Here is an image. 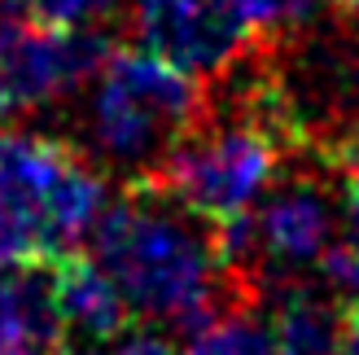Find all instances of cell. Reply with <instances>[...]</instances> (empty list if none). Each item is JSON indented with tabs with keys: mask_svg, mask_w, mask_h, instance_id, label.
Segmentation results:
<instances>
[{
	"mask_svg": "<svg viewBox=\"0 0 359 355\" xmlns=\"http://www.w3.org/2000/svg\"><path fill=\"white\" fill-rule=\"evenodd\" d=\"M48 355H97V347L88 342V347H79V351H48Z\"/></svg>",
	"mask_w": 359,
	"mask_h": 355,
	"instance_id": "cell-16",
	"label": "cell"
},
{
	"mask_svg": "<svg viewBox=\"0 0 359 355\" xmlns=\"http://www.w3.org/2000/svg\"><path fill=\"white\" fill-rule=\"evenodd\" d=\"M48 263H18L0 286V355H48L62 342Z\"/></svg>",
	"mask_w": 359,
	"mask_h": 355,
	"instance_id": "cell-9",
	"label": "cell"
},
{
	"mask_svg": "<svg viewBox=\"0 0 359 355\" xmlns=\"http://www.w3.org/2000/svg\"><path fill=\"white\" fill-rule=\"evenodd\" d=\"M250 40H285L320 13V0H228Z\"/></svg>",
	"mask_w": 359,
	"mask_h": 355,
	"instance_id": "cell-12",
	"label": "cell"
},
{
	"mask_svg": "<svg viewBox=\"0 0 359 355\" xmlns=\"http://www.w3.org/2000/svg\"><path fill=\"white\" fill-rule=\"evenodd\" d=\"M337 355H359V307H351L346 325H342V347H337Z\"/></svg>",
	"mask_w": 359,
	"mask_h": 355,
	"instance_id": "cell-14",
	"label": "cell"
},
{
	"mask_svg": "<svg viewBox=\"0 0 359 355\" xmlns=\"http://www.w3.org/2000/svg\"><path fill=\"white\" fill-rule=\"evenodd\" d=\"M167 189L149 175L128 198L105 206L97 237V263L118 286L128 312L167 325H202L215 312V294L228 272L215 233L206 237Z\"/></svg>",
	"mask_w": 359,
	"mask_h": 355,
	"instance_id": "cell-1",
	"label": "cell"
},
{
	"mask_svg": "<svg viewBox=\"0 0 359 355\" xmlns=\"http://www.w3.org/2000/svg\"><path fill=\"white\" fill-rule=\"evenodd\" d=\"M333 5H342L346 13H359V0H333Z\"/></svg>",
	"mask_w": 359,
	"mask_h": 355,
	"instance_id": "cell-17",
	"label": "cell"
},
{
	"mask_svg": "<svg viewBox=\"0 0 359 355\" xmlns=\"http://www.w3.org/2000/svg\"><path fill=\"white\" fill-rule=\"evenodd\" d=\"M189 355H280L272 321L250 312H232V316H210L197 325Z\"/></svg>",
	"mask_w": 359,
	"mask_h": 355,
	"instance_id": "cell-11",
	"label": "cell"
},
{
	"mask_svg": "<svg viewBox=\"0 0 359 355\" xmlns=\"http://www.w3.org/2000/svg\"><path fill=\"white\" fill-rule=\"evenodd\" d=\"M48 290H53V307L66 333H75L83 342H105L123 333V303L118 286L97 259H79V255H62L48 263Z\"/></svg>",
	"mask_w": 359,
	"mask_h": 355,
	"instance_id": "cell-8",
	"label": "cell"
},
{
	"mask_svg": "<svg viewBox=\"0 0 359 355\" xmlns=\"http://www.w3.org/2000/svg\"><path fill=\"white\" fill-rule=\"evenodd\" d=\"M118 0H0L9 18H27L40 27H97L105 13H114Z\"/></svg>",
	"mask_w": 359,
	"mask_h": 355,
	"instance_id": "cell-13",
	"label": "cell"
},
{
	"mask_svg": "<svg viewBox=\"0 0 359 355\" xmlns=\"http://www.w3.org/2000/svg\"><path fill=\"white\" fill-rule=\"evenodd\" d=\"M337 220H342V198H333L320 180H294L267 193L245 220L210 233L228 268H245L259 281L290 286L307 268L325 263L337 241Z\"/></svg>",
	"mask_w": 359,
	"mask_h": 355,
	"instance_id": "cell-5",
	"label": "cell"
},
{
	"mask_svg": "<svg viewBox=\"0 0 359 355\" xmlns=\"http://www.w3.org/2000/svg\"><path fill=\"white\" fill-rule=\"evenodd\" d=\"M132 27L140 48L193 79L224 75L250 48V31L228 0H132Z\"/></svg>",
	"mask_w": 359,
	"mask_h": 355,
	"instance_id": "cell-7",
	"label": "cell"
},
{
	"mask_svg": "<svg viewBox=\"0 0 359 355\" xmlns=\"http://www.w3.org/2000/svg\"><path fill=\"white\" fill-rule=\"evenodd\" d=\"M110 44L93 27H40L0 13V114L40 110L93 83Z\"/></svg>",
	"mask_w": 359,
	"mask_h": 355,
	"instance_id": "cell-6",
	"label": "cell"
},
{
	"mask_svg": "<svg viewBox=\"0 0 359 355\" xmlns=\"http://www.w3.org/2000/svg\"><path fill=\"white\" fill-rule=\"evenodd\" d=\"M202 119V88L149 48L110 53L88 93V140L101 163L149 175Z\"/></svg>",
	"mask_w": 359,
	"mask_h": 355,
	"instance_id": "cell-4",
	"label": "cell"
},
{
	"mask_svg": "<svg viewBox=\"0 0 359 355\" xmlns=\"http://www.w3.org/2000/svg\"><path fill=\"white\" fill-rule=\"evenodd\" d=\"M105 175L79 149L40 132L0 128V250L53 263L101 224Z\"/></svg>",
	"mask_w": 359,
	"mask_h": 355,
	"instance_id": "cell-3",
	"label": "cell"
},
{
	"mask_svg": "<svg viewBox=\"0 0 359 355\" xmlns=\"http://www.w3.org/2000/svg\"><path fill=\"white\" fill-rule=\"evenodd\" d=\"M18 263H22V259H13V255H5V250H0V286L9 281V272L18 268Z\"/></svg>",
	"mask_w": 359,
	"mask_h": 355,
	"instance_id": "cell-15",
	"label": "cell"
},
{
	"mask_svg": "<svg viewBox=\"0 0 359 355\" xmlns=\"http://www.w3.org/2000/svg\"><path fill=\"white\" fill-rule=\"evenodd\" d=\"M272 333L280 355H337L342 347V316L329 298L285 286L272 298Z\"/></svg>",
	"mask_w": 359,
	"mask_h": 355,
	"instance_id": "cell-10",
	"label": "cell"
},
{
	"mask_svg": "<svg viewBox=\"0 0 359 355\" xmlns=\"http://www.w3.org/2000/svg\"><path fill=\"white\" fill-rule=\"evenodd\" d=\"M302 140L294 105L276 88H263L259 105L241 119L197 128L167 154L158 180L189 215L228 228L255 210L280 175V158Z\"/></svg>",
	"mask_w": 359,
	"mask_h": 355,
	"instance_id": "cell-2",
	"label": "cell"
}]
</instances>
